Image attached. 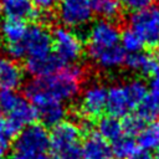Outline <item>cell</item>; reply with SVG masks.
<instances>
[{
	"instance_id": "cell-2",
	"label": "cell",
	"mask_w": 159,
	"mask_h": 159,
	"mask_svg": "<svg viewBox=\"0 0 159 159\" xmlns=\"http://www.w3.org/2000/svg\"><path fill=\"white\" fill-rule=\"evenodd\" d=\"M148 94L147 84L140 80H132L120 86H113L107 92L106 109L109 116L124 117L138 107Z\"/></svg>"
},
{
	"instance_id": "cell-12",
	"label": "cell",
	"mask_w": 159,
	"mask_h": 159,
	"mask_svg": "<svg viewBox=\"0 0 159 159\" xmlns=\"http://www.w3.org/2000/svg\"><path fill=\"white\" fill-rule=\"evenodd\" d=\"M25 68L29 75L34 76L35 78H41L51 76L62 68V62L55 53L50 52L37 57H27Z\"/></svg>"
},
{
	"instance_id": "cell-1",
	"label": "cell",
	"mask_w": 159,
	"mask_h": 159,
	"mask_svg": "<svg viewBox=\"0 0 159 159\" xmlns=\"http://www.w3.org/2000/svg\"><path fill=\"white\" fill-rule=\"evenodd\" d=\"M83 70L77 65L60 68L51 76L35 78L40 87L53 98L65 102L73 99L81 88Z\"/></svg>"
},
{
	"instance_id": "cell-32",
	"label": "cell",
	"mask_w": 159,
	"mask_h": 159,
	"mask_svg": "<svg viewBox=\"0 0 159 159\" xmlns=\"http://www.w3.org/2000/svg\"><path fill=\"white\" fill-rule=\"evenodd\" d=\"M9 152V142L0 138V159H2Z\"/></svg>"
},
{
	"instance_id": "cell-15",
	"label": "cell",
	"mask_w": 159,
	"mask_h": 159,
	"mask_svg": "<svg viewBox=\"0 0 159 159\" xmlns=\"http://www.w3.org/2000/svg\"><path fill=\"white\" fill-rule=\"evenodd\" d=\"M0 10L5 17L26 20L36 19L39 11L31 0H1Z\"/></svg>"
},
{
	"instance_id": "cell-31",
	"label": "cell",
	"mask_w": 159,
	"mask_h": 159,
	"mask_svg": "<svg viewBox=\"0 0 159 159\" xmlns=\"http://www.w3.org/2000/svg\"><path fill=\"white\" fill-rule=\"evenodd\" d=\"M129 159H155V157L149 152V150H137Z\"/></svg>"
},
{
	"instance_id": "cell-13",
	"label": "cell",
	"mask_w": 159,
	"mask_h": 159,
	"mask_svg": "<svg viewBox=\"0 0 159 159\" xmlns=\"http://www.w3.org/2000/svg\"><path fill=\"white\" fill-rule=\"evenodd\" d=\"M24 71L16 60L0 55V91H15L22 84Z\"/></svg>"
},
{
	"instance_id": "cell-28",
	"label": "cell",
	"mask_w": 159,
	"mask_h": 159,
	"mask_svg": "<svg viewBox=\"0 0 159 159\" xmlns=\"http://www.w3.org/2000/svg\"><path fill=\"white\" fill-rule=\"evenodd\" d=\"M6 52H7V56L11 57L12 60H20V58L26 57V51L22 45V41L14 42V43H6Z\"/></svg>"
},
{
	"instance_id": "cell-22",
	"label": "cell",
	"mask_w": 159,
	"mask_h": 159,
	"mask_svg": "<svg viewBox=\"0 0 159 159\" xmlns=\"http://www.w3.org/2000/svg\"><path fill=\"white\" fill-rule=\"evenodd\" d=\"M112 154L117 159H129L137 152V143L129 135H122L112 144Z\"/></svg>"
},
{
	"instance_id": "cell-6",
	"label": "cell",
	"mask_w": 159,
	"mask_h": 159,
	"mask_svg": "<svg viewBox=\"0 0 159 159\" xmlns=\"http://www.w3.org/2000/svg\"><path fill=\"white\" fill-rule=\"evenodd\" d=\"M119 40L120 31L114 22L104 19L96 21L88 31V56L92 57L103 50L119 45Z\"/></svg>"
},
{
	"instance_id": "cell-11",
	"label": "cell",
	"mask_w": 159,
	"mask_h": 159,
	"mask_svg": "<svg viewBox=\"0 0 159 159\" xmlns=\"http://www.w3.org/2000/svg\"><path fill=\"white\" fill-rule=\"evenodd\" d=\"M108 89L99 83H93L88 86L81 97V109L82 113L89 118H94L102 114L106 109Z\"/></svg>"
},
{
	"instance_id": "cell-33",
	"label": "cell",
	"mask_w": 159,
	"mask_h": 159,
	"mask_svg": "<svg viewBox=\"0 0 159 159\" xmlns=\"http://www.w3.org/2000/svg\"><path fill=\"white\" fill-rule=\"evenodd\" d=\"M154 58L157 60V62H159V43H158V46L155 48V57Z\"/></svg>"
},
{
	"instance_id": "cell-24",
	"label": "cell",
	"mask_w": 159,
	"mask_h": 159,
	"mask_svg": "<svg viewBox=\"0 0 159 159\" xmlns=\"http://www.w3.org/2000/svg\"><path fill=\"white\" fill-rule=\"evenodd\" d=\"M119 43H120L122 48L128 53L139 52V51H142V48L144 46V41L142 40V37L130 27L125 29L123 32H120Z\"/></svg>"
},
{
	"instance_id": "cell-8",
	"label": "cell",
	"mask_w": 159,
	"mask_h": 159,
	"mask_svg": "<svg viewBox=\"0 0 159 159\" xmlns=\"http://www.w3.org/2000/svg\"><path fill=\"white\" fill-rule=\"evenodd\" d=\"M57 16L66 27H81L87 25L93 16L91 0H61Z\"/></svg>"
},
{
	"instance_id": "cell-18",
	"label": "cell",
	"mask_w": 159,
	"mask_h": 159,
	"mask_svg": "<svg viewBox=\"0 0 159 159\" xmlns=\"http://www.w3.org/2000/svg\"><path fill=\"white\" fill-rule=\"evenodd\" d=\"M27 30V25L24 20L5 17L0 22V37L6 43H14L22 41Z\"/></svg>"
},
{
	"instance_id": "cell-10",
	"label": "cell",
	"mask_w": 159,
	"mask_h": 159,
	"mask_svg": "<svg viewBox=\"0 0 159 159\" xmlns=\"http://www.w3.org/2000/svg\"><path fill=\"white\" fill-rule=\"evenodd\" d=\"M22 45L27 57H37L51 52L52 39L48 30L42 25L27 26L26 34L22 39Z\"/></svg>"
},
{
	"instance_id": "cell-30",
	"label": "cell",
	"mask_w": 159,
	"mask_h": 159,
	"mask_svg": "<svg viewBox=\"0 0 159 159\" xmlns=\"http://www.w3.org/2000/svg\"><path fill=\"white\" fill-rule=\"evenodd\" d=\"M150 88H152V93L159 97V68L152 75Z\"/></svg>"
},
{
	"instance_id": "cell-5",
	"label": "cell",
	"mask_w": 159,
	"mask_h": 159,
	"mask_svg": "<svg viewBox=\"0 0 159 159\" xmlns=\"http://www.w3.org/2000/svg\"><path fill=\"white\" fill-rule=\"evenodd\" d=\"M50 149V134L43 124L31 123L15 137L11 157H36Z\"/></svg>"
},
{
	"instance_id": "cell-27",
	"label": "cell",
	"mask_w": 159,
	"mask_h": 159,
	"mask_svg": "<svg viewBox=\"0 0 159 159\" xmlns=\"http://www.w3.org/2000/svg\"><path fill=\"white\" fill-rule=\"evenodd\" d=\"M122 2L127 10L132 12H138V11H143L152 7V5L154 4V0H122Z\"/></svg>"
},
{
	"instance_id": "cell-14",
	"label": "cell",
	"mask_w": 159,
	"mask_h": 159,
	"mask_svg": "<svg viewBox=\"0 0 159 159\" xmlns=\"http://www.w3.org/2000/svg\"><path fill=\"white\" fill-rule=\"evenodd\" d=\"M112 148L98 133H91L81 144L80 159H112Z\"/></svg>"
},
{
	"instance_id": "cell-7",
	"label": "cell",
	"mask_w": 159,
	"mask_h": 159,
	"mask_svg": "<svg viewBox=\"0 0 159 159\" xmlns=\"http://www.w3.org/2000/svg\"><path fill=\"white\" fill-rule=\"evenodd\" d=\"M51 39L55 55L61 60L62 63H73L81 58L83 51L82 41L68 27H56L51 35Z\"/></svg>"
},
{
	"instance_id": "cell-23",
	"label": "cell",
	"mask_w": 159,
	"mask_h": 159,
	"mask_svg": "<svg viewBox=\"0 0 159 159\" xmlns=\"http://www.w3.org/2000/svg\"><path fill=\"white\" fill-rule=\"evenodd\" d=\"M93 12H97L104 20L114 19L120 12V4L118 0H91Z\"/></svg>"
},
{
	"instance_id": "cell-25",
	"label": "cell",
	"mask_w": 159,
	"mask_h": 159,
	"mask_svg": "<svg viewBox=\"0 0 159 159\" xmlns=\"http://www.w3.org/2000/svg\"><path fill=\"white\" fill-rule=\"evenodd\" d=\"M21 98L22 97L12 89L0 91V109H1V112L7 114L20 102Z\"/></svg>"
},
{
	"instance_id": "cell-29",
	"label": "cell",
	"mask_w": 159,
	"mask_h": 159,
	"mask_svg": "<svg viewBox=\"0 0 159 159\" xmlns=\"http://www.w3.org/2000/svg\"><path fill=\"white\" fill-rule=\"evenodd\" d=\"M61 0H32L34 5L40 10H50L53 6L58 5Z\"/></svg>"
},
{
	"instance_id": "cell-3",
	"label": "cell",
	"mask_w": 159,
	"mask_h": 159,
	"mask_svg": "<svg viewBox=\"0 0 159 159\" xmlns=\"http://www.w3.org/2000/svg\"><path fill=\"white\" fill-rule=\"evenodd\" d=\"M25 96L35 108L36 116L43 125H56L63 120L66 116V107L63 106V102L53 98L43 91L35 78L26 84Z\"/></svg>"
},
{
	"instance_id": "cell-35",
	"label": "cell",
	"mask_w": 159,
	"mask_h": 159,
	"mask_svg": "<svg viewBox=\"0 0 159 159\" xmlns=\"http://www.w3.org/2000/svg\"><path fill=\"white\" fill-rule=\"evenodd\" d=\"M155 159H159V154H158V155H157V157H155Z\"/></svg>"
},
{
	"instance_id": "cell-21",
	"label": "cell",
	"mask_w": 159,
	"mask_h": 159,
	"mask_svg": "<svg viewBox=\"0 0 159 159\" xmlns=\"http://www.w3.org/2000/svg\"><path fill=\"white\" fill-rule=\"evenodd\" d=\"M137 116L143 122H152L159 119V97L155 94H147L138 104Z\"/></svg>"
},
{
	"instance_id": "cell-17",
	"label": "cell",
	"mask_w": 159,
	"mask_h": 159,
	"mask_svg": "<svg viewBox=\"0 0 159 159\" xmlns=\"http://www.w3.org/2000/svg\"><path fill=\"white\" fill-rule=\"evenodd\" d=\"M125 51L122 48L120 43L113 47H109L107 50H103L94 56L91 57V60L102 70H114L118 68L124 63L125 60Z\"/></svg>"
},
{
	"instance_id": "cell-16",
	"label": "cell",
	"mask_w": 159,
	"mask_h": 159,
	"mask_svg": "<svg viewBox=\"0 0 159 159\" xmlns=\"http://www.w3.org/2000/svg\"><path fill=\"white\" fill-rule=\"evenodd\" d=\"M124 63L127 68H129L132 72L142 73L145 76L153 75L158 70V62L157 60L145 52H133L125 56Z\"/></svg>"
},
{
	"instance_id": "cell-34",
	"label": "cell",
	"mask_w": 159,
	"mask_h": 159,
	"mask_svg": "<svg viewBox=\"0 0 159 159\" xmlns=\"http://www.w3.org/2000/svg\"><path fill=\"white\" fill-rule=\"evenodd\" d=\"M2 124H4V118H2V112L0 109V133H1V129H2Z\"/></svg>"
},
{
	"instance_id": "cell-4",
	"label": "cell",
	"mask_w": 159,
	"mask_h": 159,
	"mask_svg": "<svg viewBox=\"0 0 159 159\" xmlns=\"http://www.w3.org/2000/svg\"><path fill=\"white\" fill-rule=\"evenodd\" d=\"M50 148L56 159H80L81 128L70 120H62L53 125L50 134Z\"/></svg>"
},
{
	"instance_id": "cell-9",
	"label": "cell",
	"mask_w": 159,
	"mask_h": 159,
	"mask_svg": "<svg viewBox=\"0 0 159 159\" xmlns=\"http://www.w3.org/2000/svg\"><path fill=\"white\" fill-rule=\"evenodd\" d=\"M129 25L144 41V43L153 46L159 43V10L149 7L143 11L132 12L129 16Z\"/></svg>"
},
{
	"instance_id": "cell-26",
	"label": "cell",
	"mask_w": 159,
	"mask_h": 159,
	"mask_svg": "<svg viewBox=\"0 0 159 159\" xmlns=\"http://www.w3.org/2000/svg\"><path fill=\"white\" fill-rule=\"evenodd\" d=\"M122 127H123V133L132 137V135H138V133L142 130L144 124L143 120L137 114H134V116H125V118L122 120Z\"/></svg>"
},
{
	"instance_id": "cell-19",
	"label": "cell",
	"mask_w": 159,
	"mask_h": 159,
	"mask_svg": "<svg viewBox=\"0 0 159 159\" xmlns=\"http://www.w3.org/2000/svg\"><path fill=\"white\" fill-rule=\"evenodd\" d=\"M138 145L144 150H155L159 148V119L149 122L138 133Z\"/></svg>"
},
{
	"instance_id": "cell-20",
	"label": "cell",
	"mask_w": 159,
	"mask_h": 159,
	"mask_svg": "<svg viewBox=\"0 0 159 159\" xmlns=\"http://www.w3.org/2000/svg\"><path fill=\"white\" fill-rule=\"evenodd\" d=\"M97 130H98L97 133L107 142L108 140L114 142L116 139L123 135L122 122L118 119V117H113V116H106L101 118L97 124Z\"/></svg>"
}]
</instances>
